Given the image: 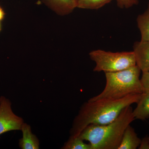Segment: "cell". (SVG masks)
<instances>
[{
	"label": "cell",
	"mask_w": 149,
	"mask_h": 149,
	"mask_svg": "<svg viewBox=\"0 0 149 149\" xmlns=\"http://www.w3.org/2000/svg\"><path fill=\"white\" fill-rule=\"evenodd\" d=\"M141 141L134 128L129 125L124 131L118 149H136L140 146Z\"/></svg>",
	"instance_id": "obj_9"
},
{
	"label": "cell",
	"mask_w": 149,
	"mask_h": 149,
	"mask_svg": "<svg viewBox=\"0 0 149 149\" xmlns=\"http://www.w3.org/2000/svg\"><path fill=\"white\" fill-rule=\"evenodd\" d=\"M146 138L147 139V140H148V142H149V136H146Z\"/></svg>",
	"instance_id": "obj_19"
},
{
	"label": "cell",
	"mask_w": 149,
	"mask_h": 149,
	"mask_svg": "<svg viewBox=\"0 0 149 149\" xmlns=\"http://www.w3.org/2000/svg\"><path fill=\"white\" fill-rule=\"evenodd\" d=\"M49 8L61 16L67 15L76 8L74 0H42Z\"/></svg>",
	"instance_id": "obj_7"
},
{
	"label": "cell",
	"mask_w": 149,
	"mask_h": 149,
	"mask_svg": "<svg viewBox=\"0 0 149 149\" xmlns=\"http://www.w3.org/2000/svg\"><path fill=\"white\" fill-rule=\"evenodd\" d=\"M22 137L19 140V146L22 149L40 148V141L35 134L32 133L31 126L24 123L22 126Z\"/></svg>",
	"instance_id": "obj_8"
},
{
	"label": "cell",
	"mask_w": 149,
	"mask_h": 149,
	"mask_svg": "<svg viewBox=\"0 0 149 149\" xmlns=\"http://www.w3.org/2000/svg\"><path fill=\"white\" fill-rule=\"evenodd\" d=\"M89 56L95 63V72H116L136 65L133 51L111 52L99 49L92 51Z\"/></svg>",
	"instance_id": "obj_4"
},
{
	"label": "cell",
	"mask_w": 149,
	"mask_h": 149,
	"mask_svg": "<svg viewBox=\"0 0 149 149\" xmlns=\"http://www.w3.org/2000/svg\"><path fill=\"white\" fill-rule=\"evenodd\" d=\"M1 22H0V32H1Z\"/></svg>",
	"instance_id": "obj_18"
},
{
	"label": "cell",
	"mask_w": 149,
	"mask_h": 149,
	"mask_svg": "<svg viewBox=\"0 0 149 149\" xmlns=\"http://www.w3.org/2000/svg\"><path fill=\"white\" fill-rule=\"evenodd\" d=\"M133 48L136 65L142 72L149 71V41L136 42Z\"/></svg>",
	"instance_id": "obj_6"
},
{
	"label": "cell",
	"mask_w": 149,
	"mask_h": 149,
	"mask_svg": "<svg viewBox=\"0 0 149 149\" xmlns=\"http://www.w3.org/2000/svg\"><path fill=\"white\" fill-rule=\"evenodd\" d=\"M5 13L1 7L0 6V22L2 21L5 16Z\"/></svg>",
	"instance_id": "obj_17"
},
{
	"label": "cell",
	"mask_w": 149,
	"mask_h": 149,
	"mask_svg": "<svg viewBox=\"0 0 149 149\" xmlns=\"http://www.w3.org/2000/svg\"><path fill=\"white\" fill-rule=\"evenodd\" d=\"M113 0H74L76 8L96 10L101 8Z\"/></svg>",
	"instance_id": "obj_12"
},
{
	"label": "cell",
	"mask_w": 149,
	"mask_h": 149,
	"mask_svg": "<svg viewBox=\"0 0 149 149\" xmlns=\"http://www.w3.org/2000/svg\"><path fill=\"white\" fill-rule=\"evenodd\" d=\"M137 106L133 110L135 119L142 120L149 118V92L142 93Z\"/></svg>",
	"instance_id": "obj_10"
},
{
	"label": "cell",
	"mask_w": 149,
	"mask_h": 149,
	"mask_svg": "<svg viewBox=\"0 0 149 149\" xmlns=\"http://www.w3.org/2000/svg\"><path fill=\"white\" fill-rule=\"evenodd\" d=\"M63 149H93L90 143H84L79 136L77 137H70L68 141L65 143L62 148Z\"/></svg>",
	"instance_id": "obj_13"
},
{
	"label": "cell",
	"mask_w": 149,
	"mask_h": 149,
	"mask_svg": "<svg viewBox=\"0 0 149 149\" xmlns=\"http://www.w3.org/2000/svg\"><path fill=\"white\" fill-rule=\"evenodd\" d=\"M137 22L141 33V40L149 41V3L146 11L138 16Z\"/></svg>",
	"instance_id": "obj_11"
},
{
	"label": "cell",
	"mask_w": 149,
	"mask_h": 149,
	"mask_svg": "<svg viewBox=\"0 0 149 149\" xmlns=\"http://www.w3.org/2000/svg\"><path fill=\"white\" fill-rule=\"evenodd\" d=\"M118 6L120 8H128L139 3L138 0H116Z\"/></svg>",
	"instance_id": "obj_14"
},
{
	"label": "cell",
	"mask_w": 149,
	"mask_h": 149,
	"mask_svg": "<svg viewBox=\"0 0 149 149\" xmlns=\"http://www.w3.org/2000/svg\"><path fill=\"white\" fill-rule=\"evenodd\" d=\"M23 119L13 111L11 102L4 96L0 97V135L3 133L21 130Z\"/></svg>",
	"instance_id": "obj_5"
},
{
	"label": "cell",
	"mask_w": 149,
	"mask_h": 149,
	"mask_svg": "<svg viewBox=\"0 0 149 149\" xmlns=\"http://www.w3.org/2000/svg\"><path fill=\"white\" fill-rule=\"evenodd\" d=\"M141 70L137 65L120 71L105 72V87L100 94L90 101L102 99H119L142 94L143 88L140 78Z\"/></svg>",
	"instance_id": "obj_3"
},
{
	"label": "cell",
	"mask_w": 149,
	"mask_h": 149,
	"mask_svg": "<svg viewBox=\"0 0 149 149\" xmlns=\"http://www.w3.org/2000/svg\"><path fill=\"white\" fill-rule=\"evenodd\" d=\"M139 149H149V142L147 140L146 136L141 140V143L139 147Z\"/></svg>",
	"instance_id": "obj_16"
},
{
	"label": "cell",
	"mask_w": 149,
	"mask_h": 149,
	"mask_svg": "<svg viewBox=\"0 0 149 149\" xmlns=\"http://www.w3.org/2000/svg\"><path fill=\"white\" fill-rule=\"evenodd\" d=\"M141 81L143 88L144 93L149 92V71L143 72Z\"/></svg>",
	"instance_id": "obj_15"
},
{
	"label": "cell",
	"mask_w": 149,
	"mask_h": 149,
	"mask_svg": "<svg viewBox=\"0 0 149 149\" xmlns=\"http://www.w3.org/2000/svg\"><path fill=\"white\" fill-rule=\"evenodd\" d=\"M135 119L133 109L128 106L112 122L105 125H89L79 136L88 141L93 149H118L125 129Z\"/></svg>",
	"instance_id": "obj_2"
},
{
	"label": "cell",
	"mask_w": 149,
	"mask_h": 149,
	"mask_svg": "<svg viewBox=\"0 0 149 149\" xmlns=\"http://www.w3.org/2000/svg\"><path fill=\"white\" fill-rule=\"evenodd\" d=\"M142 94L130 95L119 99L89 100L83 104L74 118L70 130V136H79L91 124L105 125L112 122L125 107L137 103Z\"/></svg>",
	"instance_id": "obj_1"
}]
</instances>
